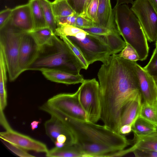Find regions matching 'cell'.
<instances>
[{"mask_svg": "<svg viewBox=\"0 0 157 157\" xmlns=\"http://www.w3.org/2000/svg\"><path fill=\"white\" fill-rule=\"evenodd\" d=\"M119 54L103 63L97 75L100 86L101 119L104 125L120 134L121 117L127 104L140 93L135 63Z\"/></svg>", "mask_w": 157, "mask_h": 157, "instance_id": "cell-1", "label": "cell"}, {"mask_svg": "<svg viewBox=\"0 0 157 157\" xmlns=\"http://www.w3.org/2000/svg\"><path fill=\"white\" fill-rule=\"evenodd\" d=\"M42 110L60 120L74 134L76 142L101 143L117 151L124 149L130 144L124 136L115 132L104 125L73 118L47 103L43 106Z\"/></svg>", "mask_w": 157, "mask_h": 157, "instance_id": "cell-2", "label": "cell"}, {"mask_svg": "<svg viewBox=\"0 0 157 157\" xmlns=\"http://www.w3.org/2000/svg\"><path fill=\"white\" fill-rule=\"evenodd\" d=\"M57 69L75 75L79 74L84 67L67 45L55 34L53 43L40 49L38 55L28 70Z\"/></svg>", "mask_w": 157, "mask_h": 157, "instance_id": "cell-3", "label": "cell"}, {"mask_svg": "<svg viewBox=\"0 0 157 157\" xmlns=\"http://www.w3.org/2000/svg\"><path fill=\"white\" fill-rule=\"evenodd\" d=\"M113 10L118 33L126 43L136 51L139 60H145L148 55L149 47L147 37L138 19L125 4L115 6Z\"/></svg>", "mask_w": 157, "mask_h": 157, "instance_id": "cell-4", "label": "cell"}, {"mask_svg": "<svg viewBox=\"0 0 157 157\" xmlns=\"http://www.w3.org/2000/svg\"><path fill=\"white\" fill-rule=\"evenodd\" d=\"M24 33L6 25L0 29V46L2 48L10 81H14L21 74L19 66V47Z\"/></svg>", "mask_w": 157, "mask_h": 157, "instance_id": "cell-5", "label": "cell"}, {"mask_svg": "<svg viewBox=\"0 0 157 157\" xmlns=\"http://www.w3.org/2000/svg\"><path fill=\"white\" fill-rule=\"evenodd\" d=\"M67 37L81 52L89 65L97 61L105 63L112 55L103 36L89 33L82 39Z\"/></svg>", "mask_w": 157, "mask_h": 157, "instance_id": "cell-6", "label": "cell"}, {"mask_svg": "<svg viewBox=\"0 0 157 157\" xmlns=\"http://www.w3.org/2000/svg\"><path fill=\"white\" fill-rule=\"evenodd\" d=\"M78 88V98L87 121L96 123L101 119L100 86L95 78L85 80Z\"/></svg>", "mask_w": 157, "mask_h": 157, "instance_id": "cell-7", "label": "cell"}, {"mask_svg": "<svg viewBox=\"0 0 157 157\" xmlns=\"http://www.w3.org/2000/svg\"><path fill=\"white\" fill-rule=\"evenodd\" d=\"M150 42L157 40V12L150 0H136L131 8Z\"/></svg>", "mask_w": 157, "mask_h": 157, "instance_id": "cell-8", "label": "cell"}, {"mask_svg": "<svg viewBox=\"0 0 157 157\" xmlns=\"http://www.w3.org/2000/svg\"><path fill=\"white\" fill-rule=\"evenodd\" d=\"M79 92L78 88L73 94H59L48 99L47 102L70 117L87 121L86 113L79 101Z\"/></svg>", "mask_w": 157, "mask_h": 157, "instance_id": "cell-9", "label": "cell"}, {"mask_svg": "<svg viewBox=\"0 0 157 157\" xmlns=\"http://www.w3.org/2000/svg\"><path fill=\"white\" fill-rule=\"evenodd\" d=\"M0 138L25 150L46 153L48 151L44 143L17 132L12 128L0 132Z\"/></svg>", "mask_w": 157, "mask_h": 157, "instance_id": "cell-10", "label": "cell"}, {"mask_svg": "<svg viewBox=\"0 0 157 157\" xmlns=\"http://www.w3.org/2000/svg\"><path fill=\"white\" fill-rule=\"evenodd\" d=\"M40 49L30 33L23 34L20 41L18 60L21 73L28 70L37 58Z\"/></svg>", "mask_w": 157, "mask_h": 157, "instance_id": "cell-11", "label": "cell"}, {"mask_svg": "<svg viewBox=\"0 0 157 157\" xmlns=\"http://www.w3.org/2000/svg\"><path fill=\"white\" fill-rule=\"evenodd\" d=\"M6 25L23 33H30L33 31V21L28 3L12 9L10 18Z\"/></svg>", "mask_w": 157, "mask_h": 157, "instance_id": "cell-12", "label": "cell"}, {"mask_svg": "<svg viewBox=\"0 0 157 157\" xmlns=\"http://www.w3.org/2000/svg\"><path fill=\"white\" fill-rule=\"evenodd\" d=\"M140 92L144 101L152 105H157V90L154 77L143 67L135 63Z\"/></svg>", "mask_w": 157, "mask_h": 157, "instance_id": "cell-13", "label": "cell"}, {"mask_svg": "<svg viewBox=\"0 0 157 157\" xmlns=\"http://www.w3.org/2000/svg\"><path fill=\"white\" fill-rule=\"evenodd\" d=\"M50 118L44 124L46 135L54 143L57 137L60 135H64L76 143V138L72 131L59 118L51 115Z\"/></svg>", "mask_w": 157, "mask_h": 157, "instance_id": "cell-14", "label": "cell"}, {"mask_svg": "<svg viewBox=\"0 0 157 157\" xmlns=\"http://www.w3.org/2000/svg\"><path fill=\"white\" fill-rule=\"evenodd\" d=\"M40 71L47 79L58 83L75 84L82 83L85 80L83 75L80 74L75 75L57 69H44Z\"/></svg>", "mask_w": 157, "mask_h": 157, "instance_id": "cell-15", "label": "cell"}, {"mask_svg": "<svg viewBox=\"0 0 157 157\" xmlns=\"http://www.w3.org/2000/svg\"><path fill=\"white\" fill-rule=\"evenodd\" d=\"M141 93L131 99L124 108L121 117V126L125 125L132 126L139 117L142 102Z\"/></svg>", "mask_w": 157, "mask_h": 157, "instance_id": "cell-16", "label": "cell"}, {"mask_svg": "<svg viewBox=\"0 0 157 157\" xmlns=\"http://www.w3.org/2000/svg\"><path fill=\"white\" fill-rule=\"evenodd\" d=\"M132 146L126 150L120 151L121 156L132 151L136 149H147L157 151V131L148 134L134 135Z\"/></svg>", "mask_w": 157, "mask_h": 157, "instance_id": "cell-17", "label": "cell"}, {"mask_svg": "<svg viewBox=\"0 0 157 157\" xmlns=\"http://www.w3.org/2000/svg\"><path fill=\"white\" fill-rule=\"evenodd\" d=\"M98 26L117 31L115 24L113 10L110 0H98Z\"/></svg>", "mask_w": 157, "mask_h": 157, "instance_id": "cell-18", "label": "cell"}, {"mask_svg": "<svg viewBox=\"0 0 157 157\" xmlns=\"http://www.w3.org/2000/svg\"><path fill=\"white\" fill-rule=\"evenodd\" d=\"M75 144L84 157H106L108 154L117 151L109 146L100 143L77 142Z\"/></svg>", "mask_w": 157, "mask_h": 157, "instance_id": "cell-19", "label": "cell"}, {"mask_svg": "<svg viewBox=\"0 0 157 157\" xmlns=\"http://www.w3.org/2000/svg\"><path fill=\"white\" fill-rule=\"evenodd\" d=\"M7 67L3 49L0 46V109L3 110L7 105L6 90Z\"/></svg>", "mask_w": 157, "mask_h": 157, "instance_id": "cell-20", "label": "cell"}, {"mask_svg": "<svg viewBox=\"0 0 157 157\" xmlns=\"http://www.w3.org/2000/svg\"><path fill=\"white\" fill-rule=\"evenodd\" d=\"M48 157H84L78 147L75 144L59 148L55 147L48 150L46 153Z\"/></svg>", "mask_w": 157, "mask_h": 157, "instance_id": "cell-21", "label": "cell"}, {"mask_svg": "<svg viewBox=\"0 0 157 157\" xmlns=\"http://www.w3.org/2000/svg\"><path fill=\"white\" fill-rule=\"evenodd\" d=\"M30 33L40 48L53 43L55 33L48 27L35 29Z\"/></svg>", "mask_w": 157, "mask_h": 157, "instance_id": "cell-22", "label": "cell"}, {"mask_svg": "<svg viewBox=\"0 0 157 157\" xmlns=\"http://www.w3.org/2000/svg\"><path fill=\"white\" fill-rule=\"evenodd\" d=\"M28 3L30 8L33 19L34 29L47 27L43 11L39 0H29Z\"/></svg>", "mask_w": 157, "mask_h": 157, "instance_id": "cell-23", "label": "cell"}, {"mask_svg": "<svg viewBox=\"0 0 157 157\" xmlns=\"http://www.w3.org/2000/svg\"><path fill=\"white\" fill-rule=\"evenodd\" d=\"M134 135H144L157 131V128L142 118L139 117L132 127Z\"/></svg>", "mask_w": 157, "mask_h": 157, "instance_id": "cell-24", "label": "cell"}, {"mask_svg": "<svg viewBox=\"0 0 157 157\" xmlns=\"http://www.w3.org/2000/svg\"><path fill=\"white\" fill-rule=\"evenodd\" d=\"M140 117L143 118L157 128V105L142 103Z\"/></svg>", "mask_w": 157, "mask_h": 157, "instance_id": "cell-25", "label": "cell"}, {"mask_svg": "<svg viewBox=\"0 0 157 157\" xmlns=\"http://www.w3.org/2000/svg\"><path fill=\"white\" fill-rule=\"evenodd\" d=\"M55 17H65L76 14L67 0H55L51 2Z\"/></svg>", "mask_w": 157, "mask_h": 157, "instance_id": "cell-26", "label": "cell"}, {"mask_svg": "<svg viewBox=\"0 0 157 157\" xmlns=\"http://www.w3.org/2000/svg\"><path fill=\"white\" fill-rule=\"evenodd\" d=\"M39 1L43 9L47 26L50 28L54 33L57 27V25L51 2L48 0Z\"/></svg>", "mask_w": 157, "mask_h": 157, "instance_id": "cell-27", "label": "cell"}, {"mask_svg": "<svg viewBox=\"0 0 157 157\" xmlns=\"http://www.w3.org/2000/svg\"><path fill=\"white\" fill-rule=\"evenodd\" d=\"M67 0L78 16L86 17L87 10L92 0Z\"/></svg>", "mask_w": 157, "mask_h": 157, "instance_id": "cell-28", "label": "cell"}, {"mask_svg": "<svg viewBox=\"0 0 157 157\" xmlns=\"http://www.w3.org/2000/svg\"><path fill=\"white\" fill-rule=\"evenodd\" d=\"M82 29L75 26L67 24H62L57 26L55 34L58 36H65L75 37Z\"/></svg>", "mask_w": 157, "mask_h": 157, "instance_id": "cell-29", "label": "cell"}, {"mask_svg": "<svg viewBox=\"0 0 157 157\" xmlns=\"http://www.w3.org/2000/svg\"><path fill=\"white\" fill-rule=\"evenodd\" d=\"M59 37L67 45L79 59L83 65L84 69L87 70L89 65L81 52L67 36H60Z\"/></svg>", "mask_w": 157, "mask_h": 157, "instance_id": "cell-30", "label": "cell"}, {"mask_svg": "<svg viewBox=\"0 0 157 157\" xmlns=\"http://www.w3.org/2000/svg\"><path fill=\"white\" fill-rule=\"evenodd\" d=\"M143 68L153 77H157V48H155L149 62Z\"/></svg>", "mask_w": 157, "mask_h": 157, "instance_id": "cell-31", "label": "cell"}, {"mask_svg": "<svg viewBox=\"0 0 157 157\" xmlns=\"http://www.w3.org/2000/svg\"><path fill=\"white\" fill-rule=\"evenodd\" d=\"M119 55L124 59L132 61L139 60V57L136 51L129 44L126 43L124 49Z\"/></svg>", "mask_w": 157, "mask_h": 157, "instance_id": "cell-32", "label": "cell"}, {"mask_svg": "<svg viewBox=\"0 0 157 157\" xmlns=\"http://www.w3.org/2000/svg\"><path fill=\"white\" fill-rule=\"evenodd\" d=\"M98 3V0H92L86 13V18L93 21L97 26L98 23L97 14Z\"/></svg>", "mask_w": 157, "mask_h": 157, "instance_id": "cell-33", "label": "cell"}, {"mask_svg": "<svg viewBox=\"0 0 157 157\" xmlns=\"http://www.w3.org/2000/svg\"><path fill=\"white\" fill-rule=\"evenodd\" d=\"M81 29L89 33L103 36L108 35L113 31H117L112 30L106 28L98 26Z\"/></svg>", "mask_w": 157, "mask_h": 157, "instance_id": "cell-34", "label": "cell"}, {"mask_svg": "<svg viewBox=\"0 0 157 157\" xmlns=\"http://www.w3.org/2000/svg\"><path fill=\"white\" fill-rule=\"evenodd\" d=\"M2 142L10 150L17 155L21 157H33V155L29 153L23 148L16 145L11 144L3 140Z\"/></svg>", "mask_w": 157, "mask_h": 157, "instance_id": "cell-35", "label": "cell"}, {"mask_svg": "<svg viewBox=\"0 0 157 157\" xmlns=\"http://www.w3.org/2000/svg\"><path fill=\"white\" fill-rule=\"evenodd\" d=\"M95 26L96 24L86 17L78 16L76 18L75 27L77 28L82 29Z\"/></svg>", "mask_w": 157, "mask_h": 157, "instance_id": "cell-36", "label": "cell"}, {"mask_svg": "<svg viewBox=\"0 0 157 157\" xmlns=\"http://www.w3.org/2000/svg\"><path fill=\"white\" fill-rule=\"evenodd\" d=\"M78 15L75 14L73 15L56 17L57 26L62 24H67L75 26L76 19Z\"/></svg>", "mask_w": 157, "mask_h": 157, "instance_id": "cell-37", "label": "cell"}, {"mask_svg": "<svg viewBox=\"0 0 157 157\" xmlns=\"http://www.w3.org/2000/svg\"><path fill=\"white\" fill-rule=\"evenodd\" d=\"M132 152L136 157H157V151L141 149H136Z\"/></svg>", "mask_w": 157, "mask_h": 157, "instance_id": "cell-38", "label": "cell"}, {"mask_svg": "<svg viewBox=\"0 0 157 157\" xmlns=\"http://www.w3.org/2000/svg\"><path fill=\"white\" fill-rule=\"evenodd\" d=\"M12 9L8 8L0 12V29L7 23L11 16Z\"/></svg>", "mask_w": 157, "mask_h": 157, "instance_id": "cell-39", "label": "cell"}, {"mask_svg": "<svg viewBox=\"0 0 157 157\" xmlns=\"http://www.w3.org/2000/svg\"><path fill=\"white\" fill-rule=\"evenodd\" d=\"M0 122L1 124L5 128L6 130L11 128L3 112V111L1 109H0Z\"/></svg>", "mask_w": 157, "mask_h": 157, "instance_id": "cell-40", "label": "cell"}, {"mask_svg": "<svg viewBox=\"0 0 157 157\" xmlns=\"http://www.w3.org/2000/svg\"><path fill=\"white\" fill-rule=\"evenodd\" d=\"M132 131V126L128 125L121 126L120 130V133L123 135L128 134Z\"/></svg>", "mask_w": 157, "mask_h": 157, "instance_id": "cell-41", "label": "cell"}, {"mask_svg": "<svg viewBox=\"0 0 157 157\" xmlns=\"http://www.w3.org/2000/svg\"><path fill=\"white\" fill-rule=\"evenodd\" d=\"M133 0H117L116 4L115 6H117L124 3H131L132 4Z\"/></svg>", "mask_w": 157, "mask_h": 157, "instance_id": "cell-42", "label": "cell"}, {"mask_svg": "<svg viewBox=\"0 0 157 157\" xmlns=\"http://www.w3.org/2000/svg\"><path fill=\"white\" fill-rule=\"evenodd\" d=\"M40 122L39 121H32L30 124L31 129L32 130H34L37 128Z\"/></svg>", "mask_w": 157, "mask_h": 157, "instance_id": "cell-43", "label": "cell"}, {"mask_svg": "<svg viewBox=\"0 0 157 157\" xmlns=\"http://www.w3.org/2000/svg\"><path fill=\"white\" fill-rule=\"evenodd\" d=\"M54 144H55L56 147L59 148H60L65 146L64 144L58 142L57 141H56Z\"/></svg>", "mask_w": 157, "mask_h": 157, "instance_id": "cell-44", "label": "cell"}, {"mask_svg": "<svg viewBox=\"0 0 157 157\" xmlns=\"http://www.w3.org/2000/svg\"><path fill=\"white\" fill-rule=\"evenodd\" d=\"M154 8L157 12V0H150Z\"/></svg>", "mask_w": 157, "mask_h": 157, "instance_id": "cell-45", "label": "cell"}, {"mask_svg": "<svg viewBox=\"0 0 157 157\" xmlns=\"http://www.w3.org/2000/svg\"><path fill=\"white\" fill-rule=\"evenodd\" d=\"M154 79H155V83L156 87V88L157 90V77H154Z\"/></svg>", "mask_w": 157, "mask_h": 157, "instance_id": "cell-46", "label": "cell"}, {"mask_svg": "<svg viewBox=\"0 0 157 157\" xmlns=\"http://www.w3.org/2000/svg\"><path fill=\"white\" fill-rule=\"evenodd\" d=\"M155 45H156V48H157V40L155 41Z\"/></svg>", "mask_w": 157, "mask_h": 157, "instance_id": "cell-47", "label": "cell"}]
</instances>
